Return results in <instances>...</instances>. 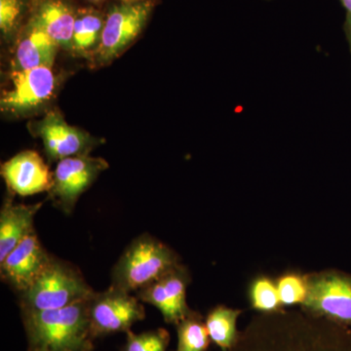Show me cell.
Instances as JSON below:
<instances>
[{"mask_svg": "<svg viewBox=\"0 0 351 351\" xmlns=\"http://www.w3.org/2000/svg\"><path fill=\"white\" fill-rule=\"evenodd\" d=\"M189 278L179 265L169 274L138 291V300L156 306L169 324L177 325L191 313L186 304Z\"/></svg>", "mask_w": 351, "mask_h": 351, "instance_id": "12", "label": "cell"}, {"mask_svg": "<svg viewBox=\"0 0 351 351\" xmlns=\"http://www.w3.org/2000/svg\"><path fill=\"white\" fill-rule=\"evenodd\" d=\"M241 311L225 306H219L208 313L205 325L212 343L223 351L232 350L239 341L237 319Z\"/></svg>", "mask_w": 351, "mask_h": 351, "instance_id": "18", "label": "cell"}, {"mask_svg": "<svg viewBox=\"0 0 351 351\" xmlns=\"http://www.w3.org/2000/svg\"><path fill=\"white\" fill-rule=\"evenodd\" d=\"M106 13L94 6L78 7L73 36V52L94 54L100 44Z\"/></svg>", "mask_w": 351, "mask_h": 351, "instance_id": "17", "label": "cell"}, {"mask_svg": "<svg viewBox=\"0 0 351 351\" xmlns=\"http://www.w3.org/2000/svg\"><path fill=\"white\" fill-rule=\"evenodd\" d=\"M179 265L174 252L144 234L129 245L115 265L112 287L128 293L141 291Z\"/></svg>", "mask_w": 351, "mask_h": 351, "instance_id": "3", "label": "cell"}, {"mask_svg": "<svg viewBox=\"0 0 351 351\" xmlns=\"http://www.w3.org/2000/svg\"><path fill=\"white\" fill-rule=\"evenodd\" d=\"M59 49L56 41L29 19L15 41L12 71L52 68Z\"/></svg>", "mask_w": 351, "mask_h": 351, "instance_id": "15", "label": "cell"}, {"mask_svg": "<svg viewBox=\"0 0 351 351\" xmlns=\"http://www.w3.org/2000/svg\"><path fill=\"white\" fill-rule=\"evenodd\" d=\"M228 351H351V328L304 311L261 314Z\"/></svg>", "mask_w": 351, "mask_h": 351, "instance_id": "1", "label": "cell"}, {"mask_svg": "<svg viewBox=\"0 0 351 351\" xmlns=\"http://www.w3.org/2000/svg\"><path fill=\"white\" fill-rule=\"evenodd\" d=\"M121 1H142V0H121Z\"/></svg>", "mask_w": 351, "mask_h": 351, "instance_id": "27", "label": "cell"}, {"mask_svg": "<svg viewBox=\"0 0 351 351\" xmlns=\"http://www.w3.org/2000/svg\"><path fill=\"white\" fill-rule=\"evenodd\" d=\"M125 346L122 351H166L169 346L170 335L165 329L134 334L131 330L126 332Z\"/></svg>", "mask_w": 351, "mask_h": 351, "instance_id": "23", "label": "cell"}, {"mask_svg": "<svg viewBox=\"0 0 351 351\" xmlns=\"http://www.w3.org/2000/svg\"><path fill=\"white\" fill-rule=\"evenodd\" d=\"M302 307L313 315L351 328V276L339 271L309 276Z\"/></svg>", "mask_w": 351, "mask_h": 351, "instance_id": "7", "label": "cell"}, {"mask_svg": "<svg viewBox=\"0 0 351 351\" xmlns=\"http://www.w3.org/2000/svg\"><path fill=\"white\" fill-rule=\"evenodd\" d=\"M249 301L252 308L262 314H272L282 311L276 281L267 276H258L249 286Z\"/></svg>", "mask_w": 351, "mask_h": 351, "instance_id": "21", "label": "cell"}, {"mask_svg": "<svg viewBox=\"0 0 351 351\" xmlns=\"http://www.w3.org/2000/svg\"><path fill=\"white\" fill-rule=\"evenodd\" d=\"M1 176L14 195L31 196L50 191L53 173L38 152L25 151L1 165Z\"/></svg>", "mask_w": 351, "mask_h": 351, "instance_id": "13", "label": "cell"}, {"mask_svg": "<svg viewBox=\"0 0 351 351\" xmlns=\"http://www.w3.org/2000/svg\"><path fill=\"white\" fill-rule=\"evenodd\" d=\"M108 168V163L105 159L89 154L60 160L53 172L50 197L64 213H71L78 198Z\"/></svg>", "mask_w": 351, "mask_h": 351, "instance_id": "9", "label": "cell"}, {"mask_svg": "<svg viewBox=\"0 0 351 351\" xmlns=\"http://www.w3.org/2000/svg\"><path fill=\"white\" fill-rule=\"evenodd\" d=\"M29 131L40 138L50 162L73 156H88L99 145L98 138L69 125L58 110H50L43 119L29 124Z\"/></svg>", "mask_w": 351, "mask_h": 351, "instance_id": "10", "label": "cell"}, {"mask_svg": "<svg viewBox=\"0 0 351 351\" xmlns=\"http://www.w3.org/2000/svg\"><path fill=\"white\" fill-rule=\"evenodd\" d=\"M57 86L52 68L11 71L8 86L1 92L0 108L11 117L36 114L50 103Z\"/></svg>", "mask_w": 351, "mask_h": 351, "instance_id": "6", "label": "cell"}, {"mask_svg": "<svg viewBox=\"0 0 351 351\" xmlns=\"http://www.w3.org/2000/svg\"><path fill=\"white\" fill-rule=\"evenodd\" d=\"M145 317V308L138 299L112 286L105 292L96 293L90 300V329L94 339L128 332Z\"/></svg>", "mask_w": 351, "mask_h": 351, "instance_id": "8", "label": "cell"}, {"mask_svg": "<svg viewBox=\"0 0 351 351\" xmlns=\"http://www.w3.org/2000/svg\"><path fill=\"white\" fill-rule=\"evenodd\" d=\"M51 258L36 232H32L0 263L2 279L22 294L38 279Z\"/></svg>", "mask_w": 351, "mask_h": 351, "instance_id": "11", "label": "cell"}, {"mask_svg": "<svg viewBox=\"0 0 351 351\" xmlns=\"http://www.w3.org/2000/svg\"><path fill=\"white\" fill-rule=\"evenodd\" d=\"M95 294L75 267L52 258L31 287L21 294V307L22 313L63 308L89 301Z\"/></svg>", "mask_w": 351, "mask_h": 351, "instance_id": "4", "label": "cell"}, {"mask_svg": "<svg viewBox=\"0 0 351 351\" xmlns=\"http://www.w3.org/2000/svg\"><path fill=\"white\" fill-rule=\"evenodd\" d=\"M31 16V0H0V32L5 41H16Z\"/></svg>", "mask_w": 351, "mask_h": 351, "instance_id": "20", "label": "cell"}, {"mask_svg": "<svg viewBox=\"0 0 351 351\" xmlns=\"http://www.w3.org/2000/svg\"><path fill=\"white\" fill-rule=\"evenodd\" d=\"M339 1H341V5L345 7L346 13L351 14V0H339Z\"/></svg>", "mask_w": 351, "mask_h": 351, "instance_id": "26", "label": "cell"}, {"mask_svg": "<svg viewBox=\"0 0 351 351\" xmlns=\"http://www.w3.org/2000/svg\"></svg>", "mask_w": 351, "mask_h": 351, "instance_id": "28", "label": "cell"}, {"mask_svg": "<svg viewBox=\"0 0 351 351\" xmlns=\"http://www.w3.org/2000/svg\"><path fill=\"white\" fill-rule=\"evenodd\" d=\"M156 5V0H112L105 11L100 44L94 52L96 63L107 64L124 52L144 31Z\"/></svg>", "mask_w": 351, "mask_h": 351, "instance_id": "5", "label": "cell"}, {"mask_svg": "<svg viewBox=\"0 0 351 351\" xmlns=\"http://www.w3.org/2000/svg\"><path fill=\"white\" fill-rule=\"evenodd\" d=\"M178 346L176 351H207L211 343L205 320L191 311L177 325Z\"/></svg>", "mask_w": 351, "mask_h": 351, "instance_id": "19", "label": "cell"}, {"mask_svg": "<svg viewBox=\"0 0 351 351\" xmlns=\"http://www.w3.org/2000/svg\"><path fill=\"white\" fill-rule=\"evenodd\" d=\"M308 278L298 272H287L278 277L276 286L282 306L304 304L308 293Z\"/></svg>", "mask_w": 351, "mask_h": 351, "instance_id": "22", "label": "cell"}, {"mask_svg": "<svg viewBox=\"0 0 351 351\" xmlns=\"http://www.w3.org/2000/svg\"><path fill=\"white\" fill-rule=\"evenodd\" d=\"M77 9L73 0H31L29 20L54 39L60 48L73 52Z\"/></svg>", "mask_w": 351, "mask_h": 351, "instance_id": "14", "label": "cell"}, {"mask_svg": "<svg viewBox=\"0 0 351 351\" xmlns=\"http://www.w3.org/2000/svg\"><path fill=\"white\" fill-rule=\"evenodd\" d=\"M43 203L14 204L8 200L0 212V263L25 239L34 232V217Z\"/></svg>", "mask_w": 351, "mask_h": 351, "instance_id": "16", "label": "cell"}, {"mask_svg": "<svg viewBox=\"0 0 351 351\" xmlns=\"http://www.w3.org/2000/svg\"><path fill=\"white\" fill-rule=\"evenodd\" d=\"M86 1L89 6H94L99 8V7L103 5V4L107 3L110 0H84Z\"/></svg>", "mask_w": 351, "mask_h": 351, "instance_id": "25", "label": "cell"}, {"mask_svg": "<svg viewBox=\"0 0 351 351\" xmlns=\"http://www.w3.org/2000/svg\"><path fill=\"white\" fill-rule=\"evenodd\" d=\"M89 301L63 308L22 313L29 351H92Z\"/></svg>", "mask_w": 351, "mask_h": 351, "instance_id": "2", "label": "cell"}, {"mask_svg": "<svg viewBox=\"0 0 351 351\" xmlns=\"http://www.w3.org/2000/svg\"><path fill=\"white\" fill-rule=\"evenodd\" d=\"M343 29H345V34L348 43L350 44V50L351 53V14L346 13V17L345 21V25H343Z\"/></svg>", "mask_w": 351, "mask_h": 351, "instance_id": "24", "label": "cell"}]
</instances>
